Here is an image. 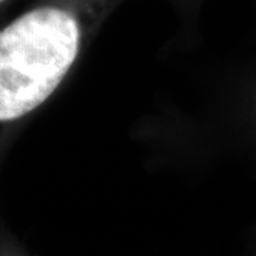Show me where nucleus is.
<instances>
[{
  "label": "nucleus",
  "instance_id": "nucleus-1",
  "mask_svg": "<svg viewBox=\"0 0 256 256\" xmlns=\"http://www.w3.org/2000/svg\"><path fill=\"white\" fill-rule=\"evenodd\" d=\"M82 31L68 10L40 6L0 31V121L36 110L75 64Z\"/></svg>",
  "mask_w": 256,
  "mask_h": 256
},
{
  "label": "nucleus",
  "instance_id": "nucleus-2",
  "mask_svg": "<svg viewBox=\"0 0 256 256\" xmlns=\"http://www.w3.org/2000/svg\"><path fill=\"white\" fill-rule=\"evenodd\" d=\"M6 0H0V4H2V2H5Z\"/></svg>",
  "mask_w": 256,
  "mask_h": 256
}]
</instances>
